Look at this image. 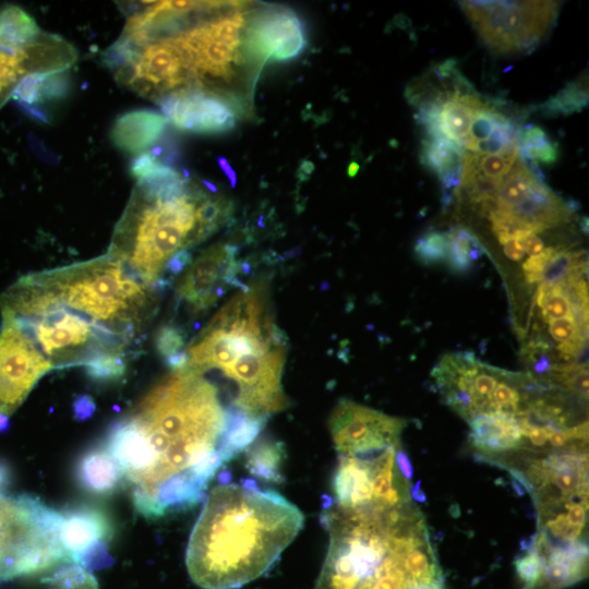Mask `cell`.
I'll return each mask as SVG.
<instances>
[{
  "label": "cell",
  "mask_w": 589,
  "mask_h": 589,
  "mask_svg": "<svg viewBox=\"0 0 589 589\" xmlns=\"http://www.w3.org/2000/svg\"><path fill=\"white\" fill-rule=\"evenodd\" d=\"M225 428L226 409L216 386L182 366L115 426L106 450L128 481L139 512L160 517L204 497L224 462L218 448Z\"/></svg>",
  "instance_id": "6da1fadb"
},
{
  "label": "cell",
  "mask_w": 589,
  "mask_h": 589,
  "mask_svg": "<svg viewBox=\"0 0 589 589\" xmlns=\"http://www.w3.org/2000/svg\"><path fill=\"white\" fill-rule=\"evenodd\" d=\"M329 545L314 589H446L425 518L412 503L321 514Z\"/></svg>",
  "instance_id": "7a4b0ae2"
},
{
  "label": "cell",
  "mask_w": 589,
  "mask_h": 589,
  "mask_svg": "<svg viewBox=\"0 0 589 589\" xmlns=\"http://www.w3.org/2000/svg\"><path fill=\"white\" fill-rule=\"evenodd\" d=\"M303 522L301 510L273 490L218 485L189 539V575L204 589L239 588L275 564Z\"/></svg>",
  "instance_id": "3957f363"
},
{
  "label": "cell",
  "mask_w": 589,
  "mask_h": 589,
  "mask_svg": "<svg viewBox=\"0 0 589 589\" xmlns=\"http://www.w3.org/2000/svg\"><path fill=\"white\" fill-rule=\"evenodd\" d=\"M266 286L244 287L214 315L184 350V368L219 371L236 386L231 402L250 418L286 408L281 385L286 338L272 318Z\"/></svg>",
  "instance_id": "277c9868"
},
{
  "label": "cell",
  "mask_w": 589,
  "mask_h": 589,
  "mask_svg": "<svg viewBox=\"0 0 589 589\" xmlns=\"http://www.w3.org/2000/svg\"><path fill=\"white\" fill-rule=\"evenodd\" d=\"M207 196L191 183L181 190L160 191L137 182L108 254L144 283L155 285L175 255L209 236L201 218Z\"/></svg>",
  "instance_id": "5b68a950"
},
{
  "label": "cell",
  "mask_w": 589,
  "mask_h": 589,
  "mask_svg": "<svg viewBox=\"0 0 589 589\" xmlns=\"http://www.w3.org/2000/svg\"><path fill=\"white\" fill-rule=\"evenodd\" d=\"M49 301L128 347L153 313L152 285L107 254L68 267L27 275Z\"/></svg>",
  "instance_id": "8992f818"
},
{
  "label": "cell",
  "mask_w": 589,
  "mask_h": 589,
  "mask_svg": "<svg viewBox=\"0 0 589 589\" xmlns=\"http://www.w3.org/2000/svg\"><path fill=\"white\" fill-rule=\"evenodd\" d=\"M104 61L120 84L156 103L169 94L196 88L185 59L169 37L141 46L118 39Z\"/></svg>",
  "instance_id": "52a82bcc"
},
{
  "label": "cell",
  "mask_w": 589,
  "mask_h": 589,
  "mask_svg": "<svg viewBox=\"0 0 589 589\" xmlns=\"http://www.w3.org/2000/svg\"><path fill=\"white\" fill-rule=\"evenodd\" d=\"M460 5L489 49L496 53L531 51L553 27L556 1H462Z\"/></svg>",
  "instance_id": "ba28073f"
},
{
  "label": "cell",
  "mask_w": 589,
  "mask_h": 589,
  "mask_svg": "<svg viewBox=\"0 0 589 589\" xmlns=\"http://www.w3.org/2000/svg\"><path fill=\"white\" fill-rule=\"evenodd\" d=\"M392 446L366 456H339L333 477L335 507L341 509H387L411 501L410 482L396 464Z\"/></svg>",
  "instance_id": "9c48e42d"
},
{
  "label": "cell",
  "mask_w": 589,
  "mask_h": 589,
  "mask_svg": "<svg viewBox=\"0 0 589 589\" xmlns=\"http://www.w3.org/2000/svg\"><path fill=\"white\" fill-rule=\"evenodd\" d=\"M52 364L29 334L13 318L2 316L0 329V419L22 404Z\"/></svg>",
  "instance_id": "30bf717a"
},
{
  "label": "cell",
  "mask_w": 589,
  "mask_h": 589,
  "mask_svg": "<svg viewBox=\"0 0 589 589\" xmlns=\"http://www.w3.org/2000/svg\"><path fill=\"white\" fill-rule=\"evenodd\" d=\"M407 422L349 399H341L329 417V432L339 456H365L400 446Z\"/></svg>",
  "instance_id": "8fae6325"
},
{
  "label": "cell",
  "mask_w": 589,
  "mask_h": 589,
  "mask_svg": "<svg viewBox=\"0 0 589 589\" xmlns=\"http://www.w3.org/2000/svg\"><path fill=\"white\" fill-rule=\"evenodd\" d=\"M241 271L235 245L219 243L211 247L190 263L182 275L177 287L179 302L190 314H203L235 285H239Z\"/></svg>",
  "instance_id": "7c38bea8"
},
{
  "label": "cell",
  "mask_w": 589,
  "mask_h": 589,
  "mask_svg": "<svg viewBox=\"0 0 589 589\" xmlns=\"http://www.w3.org/2000/svg\"><path fill=\"white\" fill-rule=\"evenodd\" d=\"M75 60V50L69 43L43 32L35 40L20 49L0 47V108L11 98L24 76L63 72Z\"/></svg>",
  "instance_id": "4fadbf2b"
},
{
  "label": "cell",
  "mask_w": 589,
  "mask_h": 589,
  "mask_svg": "<svg viewBox=\"0 0 589 589\" xmlns=\"http://www.w3.org/2000/svg\"><path fill=\"white\" fill-rule=\"evenodd\" d=\"M157 104L168 122L184 132L219 134L232 130L236 124L230 101L215 92L188 88L169 94Z\"/></svg>",
  "instance_id": "5bb4252c"
},
{
  "label": "cell",
  "mask_w": 589,
  "mask_h": 589,
  "mask_svg": "<svg viewBox=\"0 0 589 589\" xmlns=\"http://www.w3.org/2000/svg\"><path fill=\"white\" fill-rule=\"evenodd\" d=\"M247 49L263 61H288L306 46L301 19L290 9L272 7L257 13L245 34Z\"/></svg>",
  "instance_id": "9a60e30c"
},
{
  "label": "cell",
  "mask_w": 589,
  "mask_h": 589,
  "mask_svg": "<svg viewBox=\"0 0 589 589\" xmlns=\"http://www.w3.org/2000/svg\"><path fill=\"white\" fill-rule=\"evenodd\" d=\"M574 212L573 205L554 193L544 181H539L520 202L504 211H493L488 218L491 224L506 226L513 231L539 233L569 221Z\"/></svg>",
  "instance_id": "2e32d148"
},
{
  "label": "cell",
  "mask_w": 589,
  "mask_h": 589,
  "mask_svg": "<svg viewBox=\"0 0 589 589\" xmlns=\"http://www.w3.org/2000/svg\"><path fill=\"white\" fill-rule=\"evenodd\" d=\"M530 538L542 566L538 589H564L587 577L588 542L552 544L539 533Z\"/></svg>",
  "instance_id": "e0dca14e"
},
{
  "label": "cell",
  "mask_w": 589,
  "mask_h": 589,
  "mask_svg": "<svg viewBox=\"0 0 589 589\" xmlns=\"http://www.w3.org/2000/svg\"><path fill=\"white\" fill-rule=\"evenodd\" d=\"M469 443L478 459L492 462L525 449L519 421L514 416H480L468 422Z\"/></svg>",
  "instance_id": "ac0fdd59"
},
{
  "label": "cell",
  "mask_w": 589,
  "mask_h": 589,
  "mask_svg": "<svg viewBox=\"0 0 589 589\" xmlns=\"http://www.w3.org/2000/svg\"><path fill=\"white\" fill-rule=\"evenodd\" d=\"M109 534L107 519L94 509H75L62 515L61 543L65 557L91 563L93 549H99Z\"/></svg>",
  "instance_id": "d6986e66"
},
{
  "label": "cell",
  "mask_w": 589,
  "mask_h": 589,
  "mask_svg": "<svg viewBox=\"0 0 589 589\" xmlns=\"http://www.w3.org/2000/svg\"><path fill=\"white\" fill-rule=\"evenodd\" d=\"M462 148L442 136H425L420 149V161L441 181L442 205L446 211L458 197L461 176Z\"/></svg>",
  "instance_id": "ffe728a7"
},
{
  "label": "cell",
  "mask_w": 589,
  "mask_h": 589,
  "mask_svg": "<svg viewBox=\"0 0 589 589\" xmlns=\"http://www.w3.org/2000/svg\"><path fill=\"white\" fill-rule=\"evenodd\" d=\"M167 124L166 117L155 110H131L117 118L110 130V139L119 149L141 154L159 141Z\"/></svg>",
  "instance_id": "44dd1931"
},
{
  "label": "cell",
  "mask_w": 589,
  "mask_h": 589,
  "mask_svg": "<svg viewBox=\"0 0 589 589\" xmlns=\"http://www.w3.org/2000/svg\"><path fill=\"white\" fill-rule=\"evenodd\" d=\"M267 418H250L240 410L226 409V428L218 448L223 461H228L245 449L265 426Z\"/></svg>",
  "instance_id": "7402d4cb"
},
{
  "label": "cell",
  "mask_w": 589,
  "mask_h": 589,
  "mask_svg": "<svg viewBox=\"0 0 589 589\" xmlns=\"http://www.w3.org/2000/svg\"><path fill=\"white\" fill-rule=\"evenodd\" d=\"M285 446L272 438L256 440L245 448V467L261 480L274 483L284 481Z\"/></svg>",
  "instance_id": "603a6c76"
},
{
  "label": "cell",
  "mask_w": 589,
  "mask_h": 589,
  "mask_svg": "<svg viewBox=\"0 0 589 589\" xmlns=\"http://www.w3.org/2000/svg\"><path fill=\"white\" fill-rule=\"evenodd\" d=\"M41 31L35 20L17 5L0 10V47L20 49L35 40Z\"/></svg>",
  "instance_id": "cb8c5ba5"
},
{
  "label": "cell",
  "mask_w": 589,
  "mask_h": 589,
  "mask_svg": "<svg viewBox=\"0 0 589 589\" xmlns=\"http://www.w3.org/2000/svg\"><path fill=\"white\" fill-rule=\"evenodd\" d=\"M120 476L118 466L106 449L85 455L79 467L83 485L95 492L109 491L117 484Z\"/></svg>",
  "instance_id": "d4e9b609"
},
{
  "label": "cell",
  "mask_w": 589,
  "mask_h": 589,
  "mask_svg": "<svg viewBox=\"0 0 589 589\" xmlns=\"http://www.w3.org/2000/svg\"><path fill=\"white\" fill-rule=\"evenodd\" d=\"M447 233L448 254L446 263L457 274L470 271L474 261L484 252L478 238L464 227L453 228Z\"/></svg>",
  "instance_id": "484cf974"
},
{
  "label": "cell",
  "mask_w": 589,
  "mask_h": 589,
  "mask_svg": "<svg viewBox=\"0 0 589 589\" xmlns=\"http://www.w3.org/2000/svg\"><path fill=\"white\" fill-rule=\"evenodd\" d=\"M518 149L525 161L550 165L558 158V144L536 124H528L520 129Z\"/></svg>",
  "instance_id": "4316f807"
},
{
  "label": "cell",
  "mask_w": 589,
  "mask_h": 589,
  "mask_svg": "<svg viewBox=\"0 0 589 589\" xmlns=\"http://www.w3.org/2000/svg\"><path fill=\"white\" fill-rule=\"evenodd\" d=\"M588 104V91L585 81L577 80L566 84L555 96L541 105L545 116H568L580 111Z\"/></svg>",
  "instance_id": "83f0119b"
},
{
  "label": "cell",
  "mask_w": 589,
  "mask_h": 589,
  "mask_svg": "<svg viewBox=\"0 0 589 589\" xmlns=\"http://www.w3.org/2000/svg\"><path fill=\"white\" fill-rule=\"evenodd\" d=\"M413 249L417 259L423 265L444 263L448 254L447 233L437 230L424 232L419 237Z\"/></svg>",
  "instance_id": "f1b7e54d"
},
{
  "label": "cell",
  "mask_w": 589,
  "mask_h": 589,
  "mask_svg": "<svg viewBox=\"0 0 589 589\" xmlns=\"http://www.w3.org/2000/svg\"><path fill=\"white\" fill-rule=\"evenodd\" d=\"M183 346L184 337L180 328L172 325H166L157 333L156 347L172 369L184 365L185 357Z\"/></svg>",
  "instance_id": "f546056e"
},
{
  "label": "cell",
  "mask_w": 589,
  "mask_h": 589,
  "mask_svg": "<svg viewBox=\"0 0 589 589\" xmlns=\"http://www.w3.org/2000/svg\"><path fill=\"white\" fill-rule=\"evenodd\" d=\"M519 156V149L507 154H474L472 153L476 169L485 177L503 180Z\"/></svg>",
  "instance_id": "4dcf8cb0"
},
{
  "label": "cell",
  "mask_w": 589,
  "mask_h": 589,
  "mask_svg": "<svg viewBox=\"0 0 589 589\" xmlns=\"http://www.w3.org/2000/svg\"><path fill=\"white\" fill-rule=\"evenodd\" d=\"M49 582L51 589H97L94 577L77 565L62 568Z\"/></svg>",
  "instance_id": "1f68e13d"
},
{
  "label": "cell",
  "mask_w": 589,
  "mask_h": 589,
  "mask_svg": "<svg viewBox=\"0 0 589 589\" xmlns=\"http://www.w3.org/2000/svg\"><path fill=\"white\" fill-rule=\"evenodd\" d=\"M573 252L574 251L558 247L542 272L541 283L554 285L560 280H563L572 267Z\"/></svg>",
  "instance_id": "d6a6232c"
},
{
  "label": "cell",
  "mask_w": 589,
  "mask_h": 589,
  "mask_svg": "<svg viewBox=\"0 0 589 589\" xmlns=\"http://www.w3.org/2000/svg\"><path fill=\"white\" fill-rule=\"evenodd\" d=\"M557 248L558 247L545 248L539 254L531 255L524 261L522 271L525 279L528 284H536L541 280L542 272L549 260L556 252Z\"/></svg>",
  "instance_id": "836d02e7"
},
{
  "label": "cell",
  "mask_w": 589,
  "mask_h": 589,
  "mask_svg": "<svg viewBox=\"0 0 589 589\" xmlns=\"http://www.w3.org/2000/svg\"><path fill=\"white\" fill-rule=\"evenodd\" d=\"M513 236L519 241L524 252L530 256L539 254L545 249L542 239L537 233L528 230H515Z\"/></svg>",
  "instance_id": "e575fe53"
},
{
  "label": "cell",
  "mask_w": 589,
  "mask_h": 589,
  "mask_svg": "<svg viewBox=\"0 0 589 589\" xmlns=\"http://www.w3.org/2000/svg\"><path fill=\"white\" fill-rule=\"evenodd\" d=\"M502 245L505 255L512 261H520L525 255L519 241L514 236L505 240Z\"/></svg>",
  "instance_id": "d590c367"
},
{
  "label": "cell",
  "mask_w": 589,
  "mask_h": 589,
  "mask_svg": "<svg viewBox=\"0 0 589 589\" xmlns=\"http://www.w3.org/2000/svg\"><path fill=\"white\" fill-rule=\"evenodd\" d=\"M396 464L402 476L410 481L413 477V469L408 455L402 450L401 447L396 453Z\"/></svg>",
  "instance_id": "8d00e7d4"
},
{
  "label": "cell",
  "mask_w": 589,
  "mask_h": 589,
  "mask_svg": "<svg viewBox=\"0 0 589 589\" xmlns=\"http://www.w3.org/2000/svg\"><path fill=\"white\" fill-rule=\"evenodd\" d=\"M217 160H218V164H219L220 168L223 169V171L229 178L231 185L235 187L236 182H237V176H236L235 170L229 165V163H228V160L226 158L219 157Z\"/></svg>",
  "instance_id": "74e56055"
},
{
  "label": "cell",
  "mask_w": 589,
  "mask_h": 589,
  "mask_svg": "<svg viewBox=\"0 0 589 589\" xmlns=\"http://www.w3.org/2000/svg\"><path fill=\"white\" fill-rule=\"evenodd\" d=\"M420 485H421V481H418L414 486H411L410 494H411V497H413L414 500L421 503H424L426 501V496H425V493L420 488Z\"/></svg>",
  "instance_id": "f35d334b"
},
{
  "label": "cell",
  "mask_w": 589,
  "mask_h": 589,
  "mask_svg": "<svg viewBox=\"0 0 589 589\" xmlns=\"http://www.w3.org/2000/svg\"><path fill=\"white\" fill-rule=\"evenodd\" d=\"M9 482V471L5 466L0 462V492L5 488Z\"/></svg>",
  "instance_id": "ab89813d"
},
{
  "label": "cell",
  "mask_w": 589,
  "mask_h": 589,
  "mask_svg": "<svg viewBox=\"0 0 589 589\" xmlns=\"http://www.w3.org/2000/svg\"><path fill=\"white\" fill-rule=\"evenodd\" d=\"M359 171V164L356 161H351L348 166L347 173L350 178L354 177Z\"/></svg>",
  "instance_id": "60d3db41"
},
{
  "label": "cell",
  "mask_w": 589,
  "mask_h": 589,
  "mask_svg": "<svg viewBox=\"0 0 589 589\" xmlns=\"http://www.w3.org/2000/svg\"><path fill=\"white\" fill-rule=\"evenodd\" d=\"M231 479V473L229 471H223L220 474H219V481L223 483V484H226L230 481Z\"/></svg>",
  "instance_id": "b9f144b4"
}]
</instances>
